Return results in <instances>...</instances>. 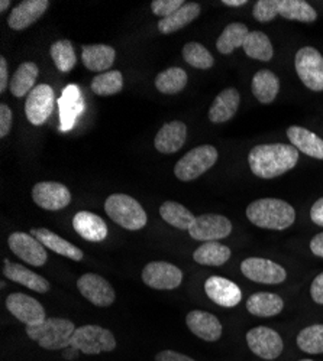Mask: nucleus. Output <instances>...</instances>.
<instances>
[{"label":"nucleus","mask_w":323,"mask_h":361,"mask_svg":"<svg viewBox=\"0 0 323 361\" xmlns=\"http://www.w3.org/2000/svg\"><path fill=\"white\" fill-rule=\"evenodd\" d=\"M73 227L76 233L92 243H100L107 237V224L95 213L80 212L73 217Z\"/></svg>","instance_id":"412c9836"},{"label":"nucleus","mask_w":323,"mask_h":361,"mask_svg":"<svg viewBox=\"0 0 323 361\" xmlns=\"http://www.w3.org/2000/svg\"><path fill=\"white\" fill-rule=\"evenodd\" d=\"M251 90L254 97L262 103L270 104L276 100L280 92V80L278 77L270 70H259L251 82Z\"/></svg>","instance_id":"c85d7f7f"},{"label":"nucleus","mask_w":323,"mask_h":361,"mask_svg":"<svg viewBox=\"0 0 323 361\" xmlns=\"http://www.w3.org/2000/svg\"><path fill=\"white\" fill-rule=\"evenodd\" d=\"M90 87L95 94L102 97L117 94L121 93L124 88V75L117 70L102 73L93 78Z\"/></svg>","instance_id":"58836bf2"},{"label":"nucleus","mask_w":323,"mask_h":361,"mask_svg":"<svg viewBox=\"0 0 323 361\" xmlns=\"http://www.w3.org/2000/svg\"><path fill=\"white\" fill-rule=\"evenodd\" d=\"M105 212L113 223L131 231L143 228L148 221L142 205L127 194H113L107 197Z\"/></svg>","instance_id":"20e7f679"},{"label":"nucleus","mask_w":323,"mask_h":361,"mask_svg":"<svg viewBox=\"0 0 323 361\" xmlns=\"http://www.w3.org/2000/svg\"><path fill=\"white\" fill-rule=\"evenodd\" d=\"M9 71L5 56H0V93H5L9 85Z\"/></svg>","instance_id":"de8ad7c7"},{"label":"nucleus","mask_w":323,"mask_h":361,"mask_svg":"<svg viewBox=\"0 0 323 361\" xmlns=\"http://www.w3.org/2000/svg\"><path fill=\"white\" fill-rule=\"evenodd\" d=\"M284 308L281 296L271 292L252 293L247 300V310L258 318H271L278 315Z\"/></svg>","instance_id":"bb28decb"},{"label":"nucleus","mask_w":323,"mask_h":361,"mask_svg":"<svg viewBox=\"0 0 323 361\" xmlns=\"http://www.w3.org/2000/svg\"><path fill=\"white\" fill-rule=\"evenodd\" d=\"M186 324L192 333L204 341H218L222 337L223 328L218 317H215L211 312L194 310L187 314Z\"/></svg>","instance_id":"a211bd4d"},{"label":"nucleus","mask_w":323,"mask_h":361,"mask_svg":"<svg viewBox=\"0 0 323 361\" xmlns=\"http://www.w3.org/2000/svg\"><path fill=\"white\" fill-rule=\"evenodd\" d=\"M48 6V0H23L12 9L8 18V25L13 31H25L45 13Z\"/></svg>","instance_id":"6ab92c4d"},{"label":"nucleus","mask_w":323,"mask_h":361,"mask_svg":"<svg viewBox=\"0 0 323 361\" xmlns=\"http://www.w3.org/2000/svg\"><path fill=\"white\" fill-rule=\"evenodd\" d=\"M278 15L287 20L312 23L317 19L316 11L305 0H278Z\"/></svg>","instance_id":"c9c22d12"},{"label":"nucleus","mask_w":323,"mask_h":361,"mask_svg":"<svg viewBox=\"0 0 323 361\" xmlns=\"http://www.w3.org/2000/svg\"><path fill=\"white\" fill-rule=\"evenodd\" d=\"M184 5L186 4L183 0H154V2H151V11L155 16L165 19L182 9Z\"/></svg>","instance_id":"37998d69"},{"label":"nucleus","mask_w":323,"mask_h":361,"mask_svg":"<svg viewBox=\"0 0 323 361\" xmlns=\"http://www.w3.org/2000/svg\"><path fill=\"white\" fill-rule=\"evenodd\" d=\"M71 347L87 355L110 353L116 348V338L112 331L100 325H83L76 328L71 337Z\"/></svg>","instance_id":"39448f33"},{"label":"nucleus","mask_w":323,"mask_h":361,"mask_svg":"<svg viewBox=\"0 0 323 361\" xmlns=\"http://www.w3.org/2000/svg\"><path fill=\"white\" fill-rule=\"evenodd\" d=\"M38 74H40V68L35 63H31V61L22 63L11 78V84H9L11 93L18 99L29 96V93H31L37 87L35 81L38 78Z\"/></svg>","instance_id":"c756f323"},{"label":"nucleus","mask_w":323,"mask_h":361,"mask_svg":"<svg viewBox=\"0 0 323 361\" xmlns=\"http://www.w3.org/2000/svg\"><path fill=\"white\" fill-rule=\"evenodd\" d=\"M8 311L26 326H34L47 319L45 310L41 302L25 293H11L6 299Z\"/></svg>","instance_id":"f8f14e48"},{"label":"nucleus","mask_w":323,"mask_h":361,"mask_svg":"<svg viewBox=\"0 0 323 361\" xmlns=\"http://www.w3.org/2000/svg\"><path fill=\"white\" fill-rule=\"evenodd\" d=\"M116 51L105 44L83 45L81 61L83 66L93 73H106L114 63Z\"/></svg>","instance_id":"5701e85b"},{"label":"nucleus","mask_w":323,"mask_h":361,"mask_svg":"<svg viewBox=\"0 0 323 361\" xmlns=\"http://www.w3.org/2000/svg\"><path fill=\"white\" fill-rule=\"evenodd\" d=\"M83 107H84V103H83V97L80 94L78 87L74 84L69 85L63 92V96L60 99V116H61L63 132H67L74 126L78 114L83 111Z\"/></svg>","instance_id":"cd10ccee"},{"label":"nucleus","mask_w":323,"mask_h":361,"mask_svg":"<svg viewBox=\"0 0 323 361\" xmlns=\"http://www.w3.org/2000/svg\"><path fill=\"white\" fill-rule=\"evenodd\" d=\"M249 31L247 25L240 23V22H233L229 23L223 32L221 34V37L216 41V48L221 54L223 55H229L232 54L237 48H241L248 37Z\"/></svg>","instance_id":"72a5a7b5"},{"label":"nucleus","mask_w":323,"mask_h":361,"mask_svg":"<svg viewBox=\"0 0 323 361\" xmlns=\"http://www.w3.org/2000/svg\"><path fill=\"white\" fill-rule=\"evenodd\" d=\"M298 345L307 354H323V324L303 328L298 336Z\"/></svg>","instance_id":"a19ab883"},{"label":"nucleus","mask_w":323,"mask_h":361,"mask_svg":"<svg viewBox=\"0 0 323 361\" xmlns=\"http://www.w3.org/2000/svg\"><path fill=\"white\" fill-rule=\"evenodd\" d=\"M54 104L55 94L52 87L44 82L37 85L26 97L25 114L28 122L34 126H42L52 114Z\"/></svg>","instance_id":"1a4fd4ad"},{"label":"nucleus","mask_w":323,"mask_h":361,"mask_svg":"<svg viewBox=\"0 0 323 361\" xmlns=\"http://www.w3.org/2000/svg\"><path fill=\"white\" fill-rule=\"evenodd\" d=\"M33 200L47 212H60L71 202V192L60 183L45 180V183L35 184L33 188Z\"/></svg>","instance_id":"dca6fc26"},{"label":"nucleus","mask_w":323,"mask_h":361,"mask_svg":"<svg viewBox=\"0 0 323 361\" xmlns=\"http://www.w3.org/2000/svg\"><path fill=\"white\" fill-rule=\"evenodd\" d=\"M184 61L197 68V70H209L215 64L213 55L199 42H189L183 48Z\"/></svg>","instance_id":"ea45409f"},{"label":"nucleus","mask_w":323,"mask_h":361,"mask_svg":"<svg viewBox=\"0 0 323 361\" xmlns=\"http://www.w3.org/2000/svg\"><path fill=\"white\" fill-rule=\"evenodd\" d=\"M9 5H11L9 0H2V2H0V12L4 13L9 8Z\"/></svg>","instance_id":"603ef678"},{"label":"nucleus","mask_w":323,"mask_h":361,"mask_svg":"<svg viewBox=\"0 0 323 361\" xmlns=\"http://www.w3.org/2000/svg\"><path fill=\"white\" fill-rule=\"evenodd\" d=\"M4 275L16 283H20L23 286H26L28 289H31L34 292L38 293H47L51 289L49 282L40 276L38 274L33 272V270L26 269L25 266L19 264V263H12L8 259L4 260Z\"/></svg>","instance_id":"4be33fe9"},{"label":"nucleus","mask_w":323,"mask_h":361,"mask_svg":"<svg viewBox=\"0 0 323 361\" xmlns=\"http://www.w3.org/2000/svg\"><path fill=\"white\" fill-rule=\"evenodd\" d=\"M49 54L52 63L60 73H70L77 64V55L71 41L60 39L51 45Z\"/></svg>","instance_id":"4c0bfd02"},{"label":"nucleus","mask_w":323,"mask_h":361,"mask_svg":"<svg viewBox=\"0 0 323 361\" xmlns=\"http://www.w3.org/2000/svg\"><path fill=\"white\" fill-rule=\"evenodd\" d=\"M8 245L19 259L31 266L41 267L48 260L44 245L40 243L33 234L15 231L8 237Z\"/></svg>","instance_id":"ddd939ff"},{"label":"nucleus","mask_w":323,"mask_h":361,"mask_svg":"<svg viewBox=\"0 0 323 361\" xmlns=\"http://www.w3.org/2000/svg\"><path fill=\"white\" fill-rule=\"evenodd\" d=\"M241 272L249 281L264 285H278L287 278V272L283 266L262 257L245 259L241 263Z\"/></svg>","instance_id":"9d476101"},{"label":"nucleus","mask_w":323,"mask_h":361,"mask_svg":"<svg viewBox=\"0 0 323 361\" xmlns=\"http://www.w3.org/2000/svg\"><path fill=\"white\" fill-rule=\"evenodd\" d=\"M204 292L216 305L223 308L237 307L242 299L241 288L222 276H211L204 282Z\"/></svg>","instance_id":"f3484780"},{"label":"nucleus","mask_w":323,"mask_h":361,"mask_svg":"<svg viewBox=\"0 0 323 361\" xmlns=\"http://www.w3.org/2000/svg\"><path fill=\"white\" fill-rule=\"evenodd\" d=\"M187 73L180 67H171L161 71L155 78V87L163 94H177L187 85Z\"/></svg>","instance_id":"f704fd0d"},{"label":"nucleus","mask_w":323,"mask_h":361,"mask_svg":"<svg viewBox=\"0 0 323 361\" xmlns=\"http://www.w3.org/2000/svg\"><path fill=\"white\" fill-rule=\"evenodd\" d=\"M76 325L66 318H47L44 322L26 326V336L40 344L41 348L57 351L71 347Z\"/></svg>","instance_id":"7ed1b4c3"},{"label":"nucleus","mask_w":323,"mask_h":361,"mask_svg":"<svg viewBox=\"0 0 323 361\" xmlns=\"http://www.w3.org/2000/svg\"><path fill=\"white\" fill-rule=\"evenodd\" d=\"M248 220L269 230H286L296 220V212L287 201L277 198H261L252 201L247 208Z\"/></svg>","instance_id":"f03ea898"},{"label":"nucleus","mask_w":323,"mask_h":361,"mask_svg":"<svg viewBox=\"0 0 323 361\" xmlns=\"http://www.w3.org/2000/svg\"><path fill=\"white\" fill-rule=\"evenodd\" d=\"M310 219L316 226H322L323 227V197L319 198L312 209H310Z\"/></svg>","instance_id":"09e8293b"},{"label":"nucleus","mask_w":323,"mask_h":361,"mask_svg":"<svg viewBox=\"0 0 323 361\" xmlns=\"http://www.w3.org/2000/svg\"><path fill=\"white\" fill-rule=\"evenodd\" d=\"M201 12V8L199 4H186L182 9H179L174 15L161 19L158 22V31L164 35H170L180 31V29L186 27L189 23H192Z\"/></svg>","instance_id":"7c9ffc66"},{"label":"nucleus","mask_w":323,"mask_h":361,"mask_svg":"<svg viewBox=\"0 0 323 361\" xmlns=\"http://www.w3.org/2000/svg\"><path fill=\"white\" fill-rule=\"evenodd\" d=\"M242 48L249 58L258 59V61H264V63L270 61L274 55V48L270 38L259 31L249 32Z\"/></svg>","instance_id":"e433bc0d"},{"label":"nucleus","mask_w":323,"mask_h":361,"mask_svg":"<svg viewBox=\"0 0 323 361\" xmlns=\"http://www.w3.org/2000/svg\"><path fill=\"white\" fill-rule=\"evenodd\" d=\"M77 288L78 292L95 307H110L116 299L113 286L105 278L96 274H84L80 276L77 281Z\"/></svg>","instance_id":"2eb2a0df"},{"label":"nucleus","mask_w":323,"mask_h":361,"mask_svg":"<svg viewBox=\"0 0 323 361\" xmlns=\"http://www.w3.org/2000/svg\"><path fill=\"white\" fill-rule=\"evenodd\" d=\"M232 233V223L219 214H201L196 217L189 230L192 238L199 242H218Z\"/></svg>","instance_id":"4468645a"},{"label":"nucleus","mask_w":323,"mask_h":361,"mask_svg":"<svg viewBox=\"0 0 323 361\" xmlns=\"http://www.w3.org/2000/svg\"><path fill=\"white\" fill-rule=\"evenodd\" d=\"M187 139V126L179 120L165 123L154 139V146L160 154L172 155L184 146Z\"/></svg>","instance_id":"aec40b11"},{"label":"nucleus","mask_w":323,"mask_h":361,"mask_svg":"<svg viewBox=\"0 0 323 361\" xmlns=\"http://www.w3.org/2000/svg\"><path fill=\"white\" fill-rule=\"evenodd\" d=\"M277 15H278V0H258L252 9V16L261 23L274 20Z\"/></svg>","instance_id":"79ce46f5"},{"label":"nucleus","mask_w":323,"mask_h":361,"mask_svg":"<svg viewBox=\"0 0 323 361\" xmlns=\"http://www.w3.org/2000/svg\"><path fill=\"white\" fill-rule=\"evenodd\" d=\"M295 67L299 78L312 92H323V56L312 47L296 52Z\"/></svg>","instance_id":"0eeeda50"},{"label":"nucleus","mask_w":323,"mask_h":361,"mask_svg":"<svg viewBox=\"0 0 323 361\" xmlns=\"http://www.w3.org/2000/svg\"><path fill=\"white\" fill-rule=\"evenodd\" d=\"M241 103V94L237 88H225L213 100L209 109V120L212 123H225L237 114Z\"/></svg>","instance_id":"b1692460"},{"label":"nucleus","mask_w":323,"mask_h":361,"mask_svg":"<svg viewBox=\"0 0 323 361\" xmlns=\"http://www.w3.org/2000/svg\"><path fill=\"white\" fill-rule=\"evenodd\" d=\"M31 234L38 240L40 243L44 245V247L55 252L57 255L64 256L74 262H80L84 257V253L77 246L67 242L66 238L55 234L48 228H33Z\"/></svg>","instance_id":"393cba45"},{"label":"nucleus","mask_w":323,"mask_h":361,"mask_svg":"<svg viewBox=\"0 0 323 361\" xmlns=\"http://www.w3.org/2000/svg\"><path fill=\"white\" fill-rule=\"evenodd\" d=\"M218 150L212 145L197 146L177 162L174 166V173L183 183L194 180L206 173L218 161Z\"/></svg>","instance_id":"423d86ee"},{"label":"nucleus","mask_w":323,"mask_h":361,"mask_svg":"<svg viewBox=\"0 0 323 361\" xmlns=\"http://www.w3.org/2000/svg\"><path fill=\"white\" fill-rule=\"evenodd\" d=\"M13 114L9 106L0 104V137H5L12 130Z\"/></svg>","instance_id":"c03bdc74"},{"label":"nucleus","mask_w":323,"mask_h":361,"mask_svg":"<svg viewBox=\"0 0 323 361\" xmlns=\"http://www.w3.org/2000/svg\"><path fill=\"white\" fill-rule=\"evenodd\" d=\"M249 350L262 360H276L284 350V343L277 331L269 326H255L247 333Z\"/></svg>","instance_id":"9b49d317"},{"label":"nucleus","mask_w":323,"mask_h":361,"mask_svg":"<svg viewBox=\"0 0 323 361\" xmlns=\"http://www.w3.org/2000/svg\"><path fill=\"white\" fill-rule=\"evenodd\" d=\"M230 255L228 246L219 242H206L194 250L193 259L203 266H222L230 259Z\"/></svg>","instance_id":"2f4dec72"},{"label":"nucleus","mask_w":323,"mask_h":361,"mask_svg":"<svg viewBox=\"0 0 323 361\" xmlns=\"http://www.w3.org/2000/svg\"><path fill=\"white\" fill-rule=\"evenodd\" d=\"M155 361H194V360L177 351L164 350L155 355Z\"/></svg>","instance_id":"49530a36"},{"label":"nucleus","mask_w":323,"mask_h":361,"mask_svg":"<svg viewBox=\"0 0 323 361\" xmlns=\"http://www.w3.org/2000/svg\"><path fill=\"white\" fill-rule=\"evenodd\" d=\"M299 361H313V360H309V358H305V360H299Z\"/></svg>","instance_id":"864d4df0"},{"label":"nucleus","mask_w":323,"mask_h":361,"mask_svg":"<svg viewBox=\"0 0 323 361\" xmlns=\"http://www.w3.org/2000/svg\"><path fill=\"white\" fill-rule=\"evenodd\" d=\"M222 4L230 8H241L244 5H247V0H222Z\"/></svg>","instance_id":"3c124183"},{"label":"nucleus","mask_w":323,"mask_h":361,"mask_svg":"<svg viewBox=\"0 0 323 361\" xmlns=\"http://www.w3.org/2000/svg\"><path fill=\"white\" fill-rule=\"evenodd\" d=\"M142 281L157 290H172L182 285L183 270L168 262H151L142 270Z\"/></svg>","instance_id":"6e6552de"},{"label":"nucleus","mask_w":323,"mask_h":361,"mask_svg":"<svg viewBox=\"0 0 323 361\" xmlns=\"http://www.w3.org/2000/svg\"><path fill=\"white\" fill-rule=\"evenodd\" d=\"M299 162V150L293 145L269 143L252 147L248 164L254 175L262 179L277 178Z\"/></svg>","instance_id":"f257e3e1"},{"label":"nucleus","mask_w":323,"mask_h":361,"mask_svg":"<svg viewBox=\"0 0 323 361\" xmlns=\"http://www.w3.org/2000/svg\"><path fill=\"white\" fill-rule=\"evenodd\" d=\"M287 136L293 146L300 152L310 158L323 161V139H320L316 133L300 126H290L287 129Z\"/></svg>","instance_id":"a878e982"},{"label":"nucleus","mask_w":323,"mask_h":361,"mask_svg":"<svg viewBox=\"0 0 323 361\" xmlns=\"http://www.w3.org/2000/svg\"><path fill=\"white\" fill-rule=\"evenodd\" d=\"M310 295L316 304L323 305V272L319 274L310 286Z\"/></svg>","instance_id":"a18cd8bd"},{"label":"nucleus","mask_w":323,"mask_h":361,"mask_svg":"<svg viewBox=\"0 0 323 361\" xmlns=\"http://www.w3.org/2000/svg\"><path fill=\"white\" fill-rule=\"evenodd\" d=\"M160 216L165 223L179 230H190L196 220L192 212H189L183 204L175 201L163 202V205L160 207Z\"/></svg>","instance_id":"473e14b6"},{"label":"nucleus","mask_w":323,"mask_h":361,"mask_svg":"<svg viewBox=\"0 0 323 361\" xmlns=\"http://www.w3.org/2000/svg\"><path fill=\"white\" fill-rule=\"evenodd\" d=\"M310 250L315 256L323 259V233L316 234L310 242Z\"/></svg>","instance_id":"8fccbe9b"}]
</instances>
